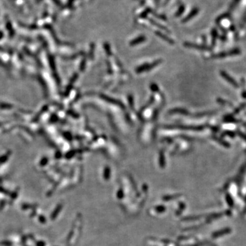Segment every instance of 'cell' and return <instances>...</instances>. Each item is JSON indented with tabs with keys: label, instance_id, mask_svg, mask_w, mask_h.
<instances>
[{
	"label": "cell",
	"instance_id": "1",
	"mask_svg": "<svg viewBox=\"0 0 246 246\" xmlns=\"http://www.w3.org/2000/svg\"><path fill=\"white\" fill-rule=\"evenodd\" d=\"M240 50L238 49H235L233 50H231L230 51H228V52H222L220 53H218L217 55H215L213 56L214 58H223V57H226L228 56H232V55H237L239 54Z\"/></svg>",
	"mask_w": 246,
	"mask_h": 246
},
{
	"label": "cell",
	"instance_id": "2",
	"mask_svg": "<svg viewBox=\"0 0 246 246\" xmlns=\"http://www.w3.org/2000/svg\"><path fill=\"white\" fill-rule=\"evenodd\" d=\"M220 74H221L222 77H223L224 79H225L229 83V84H231L232 85V86L235 87V88H238V87H239V85H238L237 81H236L233 77H231V76H230L228 73H226L225 71H221Z\"/></svg>",
	"mask_w": 246,
	"mask_h": 246
},
{
	"label": "cell",
	"instance_id": "3",
	"mask_svg": "<svg viewBox=\"0 0 246 246\" xmlns=\"http://www.w3.org/2000/svg\"><path fill=\"white\" fill-rule=\"evenodd\" d=\"M160 62L159 61H157L155 62L152 63L151 64H144L142 66H140L138 67V68L136 69V72L137 73H141V72H144V71H148V70H150V69L153 68L155 66H157L158 64H159Z\"/></svg>",
	"mask_w": 246,
	"mask_h": 246
},
{
	"label": "cell",
	"instance_id": "4",
	"mask_svg": "<svg viewBox=\"0 0 246 246\" xmlns=\"http://www.w3.org/2000/svg\"><path fill=\"white\" fill-rule=\"evenodd\" d=\"M185 45H187V47H194V48L199 49H200V50H209V48H207V47H202V46H198V45H193V44H187Z\"/></svg>",
	"mask_w": 246,
	"mask_h": 246
},
{
	"label": "cell",
	"instance_id": "5",
	"mask_svg": "<svg viewBox=\"0 0 246 246\" xmlns=\"http://www.w3.org/2000/svg\"><path fill=\"white\" fill-rule=\"evenodd\" d=\"M0 192H1V193H3V194H9V192L7 191V190H6L5 189H3V187H0Z\"/></svg>",
	"mask_w": 246,
	"mask_h": 246
},
{
	"label": "cell",
	"instance_id": "6",
	"mask_svg": "<svg viewBox=\"0 0 246 246\" xmlns=\"http://www.w3.org/2000/svg\"><path fill=\"white\" fill-rule=\"evenodd\" d=\"M239 136H241L244 140L246 141V136H245V135H244L243 133H239Z\"/></svg>",
	"mask_w": 246,
	"mask_h": 246
},
{
	"label": "cell",
	"instance_id": "7",
	"mask_svg": "<svg viewBox=\"0 0 246 246\" xmlns=\"http://www.w3.org/2000/svg\"><path fill=\"white\" fill-rule=\"evenodd\" d=\"M45 245V243L44 242H38V243H37V246H44Z\"/></svg>",
	"mask_w": 246,
	"mask_h": 246
},
{
	"label": "cell",
	"instance_id": "8",
	"mask_svg": "<svg viewBox=\"0 0 246 246\" xmlns=\"http://www.w3.org/2000/svg\"><path fill=\"white\" fill-rule=\"evenodd\" d=\"M40 221L42 222V223H44L45 217H43V216H41V217H40Z\"/></svg>",
	"mask_w": 246,
	"mask_h": 246
},
{
	"label": "cell",
	"instance_id": "9",
	"mask_svg": "<svg viewBox=\"0 0 246 246\" xmlns=\"http://www.w3.org/2000/svg\"><path fill=\"white\" fill-rule=\"evenodd\" d=\"M242 96H243V98L246 99V92H243V94H242Z\"/></svg>",
	"mask_w": 246,
	"mask_h": 246
}]
</instances>
